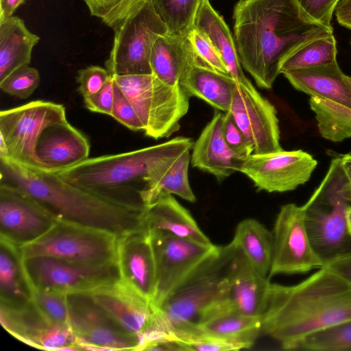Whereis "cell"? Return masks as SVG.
<instances>
[{
	"instance_id": "f546056e",
	"label": "cell",
	"mask_w": 351,
	"mask_h": 351,
	"mask_svg": "<svg viewBox=\"0 0 351 351\" xmlns=\"http://www.w3.org/2000/svg\"><path fill=\"white\" fill-rule=\"evenodd\" d=\"M194 27L206 34L215 44L234 81L243 85L250 84L243 71L230 29L208 0L201 1Z\"/></svg>"
},
{
	"instance_id": "8992f818",
	"label": "cell",
	"mask_w": 351,
	"mask_h": 351,
	"mask_svg": "<svg viewBox=\"0 0 351 351\" xmlns=\"http://www.w3.org/2000/svg\"><path fill=\"white\" fill-rule=\"evenodd\" d=\"M234 251L231 243L220 247L159 305H152L156 322L169 333L195 328L220 299Z\"/></svg>"
},
{
	"instance_id": "277c9868",
	"label": "cell",
	"mask_w": 351,
	"mask_h": 351,
	"mask_svg": "<svg viewBox=\"0 0 351 351\" xmlns=\"http://www.w3.org/2000/svg\"><path fill=\"white\" fill-rule=\"evenodd\" d=\"M193 143L191 138L176 136L128 152L88 158L55 173L79 187L141 203L140 190H134L128 184L138 179L143 180L163 160L191 150Z\"/></svg>"
},
{
	"instance_id": "ab89813d",
	"label": "cell",
	"mask_w": 351,
	"mask_h": 351,
	"mask_svg": "<svg viewBox=\"0 0 351 351\" xmlns=\"http://www.w3.org/2000/svg\"><path fill=\"white\" fill-rule=\"evenodd\" d=\"M29 287L32 302L43 316L55 324H69V306L66 295Z\"/></svg>"
},
{
	"instance_id": "f907efd6",
	"label": "cell",
	"mask_w": 351,
	"mask_h": 351,
	"mask_svg": "<svg viewBox=\"0 0 351 351\" xmlns=\"http://www.w3.org/2000/svg\"><path fill=\"white\" fill-rule=\"evenodd\" d=\"M26 0H0V18L13 16L16 10Z\"/></svg>"
},
{
	"instance_id": "8fae6325",
	"label": "cell",
	"mask_w": 351,
	"mask_h": 351,
	"mask_svg": "<svg viewBox=\"0 0 351 351\" xmlns=\"http://www.w3.org/2000/svg\"><path fill=\"white\" fill-rule=\"evenodd\" d=\"M32 287L62 295L88 293L120 280L117 260L101 265H81L50 256L22 258Z\"/></svg>"
},
{
	"instance_id": "c3c4849f",
	"label": "cell",
	"mask_w": 351,
	"mask_h": 351,
	"mask_svg": "<svg viewBox=\"0 0 351 351\" xmlns=\"http://www.w3.org/2000/svg\"><path fill=\"white\" fill-rule=\"evenodd\" d=\"M324 266L351 283V252L333 259Z\"/></svg>"
},
{
	"instance_id": "60d3db41",
	"label": "cell",
	"mask_w": 351,
	"mask_h": 351,
	"mask_svg": "<svg viewBox=\"0 0 351 351\" xmlns=\"http://www.w3.org/2000/svg\"><path fill=\"white\" fill-rule=\"evenodd\" d=\"M40 82L38 71L25 65L16 69L1 81L0 88L5 93L24 99L33 94Z\"/></svg>"
},
{
	"instance_id": "e0dca14e",
	"label": "cell",
	"mask_w": 351,
	"mask_h": 351,
	"mask_svg": "<svg viewBox=\"0 0 351 351\" xmlns=\"http://www.w3.org/2000/svg\"><path fill=\"white\" fill-rule=\"evenodd\" d=\"M56 222L55 218L25 191L1 181V238L19 247L40 237Z\"/></svg>"
},
{
	"instance_id": "836d02e7",
	"label": "cell",
	"mask_w": 351,
	"mask_h": 351,
	"mask_svg": "<svg viewBox=\"0 0 351 351\" xmlns=\"http://www.w3.org/2000/svg\"><path fill=\"white\" fill-rule=\"evenodd\" d=\"M309 106L322 138L332 142L351 138V108L316 96L310 97Z\"/></svg>"
},
{
	"instance_id": "44dd1931",
	"label": "cell",
	"mask_w": 351,
	"mask_h": 351,
	"mask_svg": "<svg viewBox=\"0 0 351 351\" xmlns=\"http://www.w3.org/2000/svg\"><path fill=\"white\" fill-rule=\"evenodd\" d=\"M86 293L123 330L138 337L153 323L152 302L121 279Z\"/></svg>"
},
{
	"instance_id": "4fadbf2b",
	"label": "cell",
	"mask_w": 351,
	"mask_h": 351,
	"mask_svg": "<svg viewBox=\"0 0 351 351\" xmlns=\"http://www.w3.org/2000/svg\"><path fill=\"white\" fill-rule=\"evenodd\" d=\"M273 252L269 278L277 274H304L324 264L309 239L304 205L281 206L273 231Z\"/></svg>"
},
{
	"instance_id": "484cf974",
	"label": "cell",
	"mask_w": 351,
	"mask_h": 351,
	"mask_svg": "<svg viewBox=\"0 0 351 351\" xmlns=\"http://www.w3.org/2000/svg\"><path fill=\"white\" fill-rule=\"evenodd\" d=\"M282 74L298 90L351 108V87L337 61Z\"/></svg>"
},
{
	"instance_id": "4316f807",
	"label": "cell",
	"mask_w": 351,
	"mask_h": 351,
	"mask_svg": "<svg viewBox=\"0 0 351 351\" xmlns=\"http://www.w3.org/2000/svg\"><path fill=\"white\" fill-rule=\"evenodd\" d=\"M190 151L163 160L143 178L145 185L139 192L145 206L152 203L160 191L191 203L196 202L189 180Z\"/></svg>"
},
{
	"instance_id": "f1b7e54d",
	"label": "cell",
	"mask_w": 351,
	"mask_h": 351,
	"mask_svg": "<svg viewBox=\"0 0 351 351\" xmlns=\"http://www.w3.org/2000/svg\"><path fill=\"white\" fill-rule=\"evenodd\" d=\"M235 84L231 76L197 64L180 86L189 97H196L215 108L227 112L230 110Z\"/></svg>"
},
{
	"instance_id": "816d5d0a",
	"label": "cell",
	"mask_w": 351,
	"mask_h": 351,
	"mask_svg": "<svg viewBox=\"0 0 351 351\" xmlns=\"http://www.w3.org/2000/svg\"><path fill=\"white\" fill-rule=\"evenodd\" d=\"M343 169L348 178L351 194V152L341 156Z\"/></svg>"
},
{
	"instance_id": "603a6c76",
	"label": "cell",
	"mask_w": 351,
	"mask_h": 351,
	"mask_svg": "<svg viewBox=\"0 0 351 351\" xmlns=\"http://www.w3.org/2000/svg\"><path fill=\"white\" fill-rule=\"evenodd\" d=\"M223 114L215 110L211 120L194 142L192 166L222 180L239 171L244 160L226 143L222 134Z\"/></svg>"
},
{
	"instance_id": "b9f144b4",
	"label": "cell",
	"mask_w": 351,
	"mask_h": 351,
	"mask_svg": "<svg viewBox=\"0 0 351 351\" xmlns=\"http://www.w3.org/2000/svg\"><path fill=\"white\" fill-rule=\"evenodd\" d=\"M186 36L197 58L204 65L219 73L230 75L221 53L206 34L193 27Z\"/></svg>"
},
{
	"instance_id": "d590c367",
	"label": "cell",
	"mask_w": 351,
	"mask_h": 351,
	"mask_svg": "<svg viewBox=\"0 0 351 351\" xmlns=\"http://www.w3.org/2000/svg\"><path fill=\"white\" fill-rule=\"evenodd\" d=\"M168 34L186 36L194 27L202 0H150Z\"/></svg>"
},
{
	"instance_id": "7dc6e473",
	"label": "cell",
	"mask_w": 351,
	"mask_h": 351,
	"mask_svg": "<svg viewBox=\"0 0 351 351\" xmlns=\"http://www.w3.org/2000/svg\"><path fill=\"white\" fill-rule=\"evenodd\" d=\"M114 99V82L112 76L94 95L84 98L87 109L92 112L111 115Z\"/></svg>"
},
{
	"instance_id": "5b68a950",
	"label": "cell",
	"mask_w": 351,
	"mask_h": 351,
	"mask_svg": "<svg viewBox=\"0 0 351 351\" xmlns=\"http://www.w3.org/2000/svg\"><path fill=\"white\" fill-rule=\"evenodd\" d=\"M304 206L309 239L324 265L351 252L347 221L351 194L341 156L331 160L325 177Z\"/></svg>"
},
{
	"instance_id": "9c48e42d",
	"label": "cell",
	"mask_w": 351,
	"mask_h": 351,
	"mask_svg": "<svg viewBox=\"0 0 351 351\" xmlns=\"http://www.w3.org/2000/svg\"><path fill=\"white\" fill-rule=\"evenodd\" d=\"M63 105L35 100L0 112V138L5 143L10 160L24 167L47 171L36 153L42 132L49 126L66 122Z\"/></svg>"
},
{
	"instance_id": "3957f363",
	"label": "cell",
	"mask_w": 351,
	"mask_h": 351,
	"mask_svg": "<svg viewBox=\"0 0 351 351\" xmlns=\"http://www.w3.org/2000/svg\"><path fill=\"white\" fill-rule=\"evenodd\" d=\"M1 181L16 186L56 221L104 230L119 237L143 226L145 206L70 184L56 173L0 159Z\"/></svg>"
},
{
	"instance_id": "7402d4cb",
	"label": "cell",
	"mask_w": 351,
	"mask_h": 351,
	"mask_svg": "<svg viewBox=\"0 0 351 351\" xmlns=\"http://www.w3.org/2000/svg\"><path fill=\"white\" fill-rule=\"evenodd\" d=\"M36 153L48 171L58 172L88 158L87 138L68 121L51 125L40 134Z\"/></svg>"
},
{
	"instance_id": "ee69618b",
	"label": "cell",
	"mask_w": 351,
	"mask_h": 351,
	"mask_svg": "<svg viewBox=\"0 0 351 351\" xmlns=\"http://www.w3.org/2000/svg\"><path fill=\"white\" fill-rule=\"evenodd\" d=\"M110 116L130 130L143 131V125L134 107L115 83L114 104Z\"/></svg>"
},
{
	"instance_id": "ffe728a7",
	"label": "cell",
	"mask_w": 351,
	"mask_h": 351,
	"mask_svg": "<svg viewBox=\"0 0 351 351\" xmlns=\"http://www.w3.org/2000/svg\"><path fill=\"white\" fill-rule=\"evenodd\" d=\"M117 262L121 280L152 302L156 266L152 234L145 223L118 237Z\"/></svg>"
},
{
	"instance_id": "9a60e30c",
	"label": "cell",
	"mask_w": 351,
	"mask_h": 351,
	"mask_svg": "<svg viewBox=\"0 0 351 351\" xmlns=\"http://www.w3.org/2000/svg\"><path fill=\"white\" fill-rule=\"evenodd\" d=\"M317 165L302 149L252 154L244 158L239 172L249 178L259 191L282 193L308 182Z\"/></svg>"
},
{
	"instance_id": "db71d44e",
	"label": "cell",
	"mask_w": 351,
	"mask_h": 351,
	"mask_svg": "<svg viewBox=\"0 0 351 351\" xmlns=\"http://www.w3.org/2000/svg\"><path fill=\"white\" fill-rule=\"evenodd\" d=\"M346 81L349 84V86L351 87V77L348 76L346 75L345 76Z\"/></svg>"
},
{
	"instance_id": "d4e9b609",
	"label": "cell",
	"mask_w": 351,
	"mask_h": 351,
	"mask_svg": "<svg viewBox=\"0 0 351 351\" xmlns=\"http://www.w3.org/2000/svg\"><path fill=\"white\" fill-rule=\"evenodd\" d=\"M150 64L153 74L172 85H180L194 65H204L197 58L186 36L168 33L159 36L155 41Z\"/></svg>"
},
{
	"instance_id": "7bdbcfd3",
	"label": "cell",
	"mask_w": 351,
	"mask_h": 351,
	"mask_svg": "<svg viewBox=\"0 0 351 351\" xmlns=\"http://www.w3.org/2000/svg\"><path fill=\"white\" fill-rule=\"evenodd\" d=\"M221 128L226 143L237 154L245 158L254 153L253 146L238 127L230 112L223 114Z\"/></svg>"
},
{
	"instance_id": "30bf717a",
	"label": "cell",
	"mask_w": 351,
	"mask_h": 351,
	"mask_svg": "<svg viewBox=\"0 0 351 351\" xmlns=\"http://www.w3.org/2000/svg\"><path fill=\"white\" fill-rule=\"evenodd\" d=\"M168 29L150 0L130 19L114 30L112 46L105 62L110 76L153 74L152 47Z\"/></svg>"
},
{
	"instance_id": "6da1fadb",
	"label": "cell",
	"mask_w": 351,
	"mask_h": 351,
	"mask_svg": "<svg viewBox=\"0 0 351 351\" xmlns=\"http://www.w3.org/2000/svg\"><path fill=\"white\" fill-rule=\"evenodd\" d=\"M234 40L241 66L258 87L269 89L282 62L332 27L311 20L296 0H239L233 14Z\"/></svg>"
},
{
	"instance_id": "5bb4252c",
	"label": "cell",
	"mask_w": 351,
	"mask_h": 351,
	"mask_svg": "<svg viewBox=\"0 0 351 351\" xmlns=\"http://www.w3.org/2000/svg\"><path fill=\"white\" fill-rule=\"evenodd\" d=\"M66 295L69 324L81 350H138V337L123 330L88 293Z\"/></svg>"
},
{
	"instance_id": "d6986e66",
	"label": "cell",
	"mask_w": 351,
	"mask_h": 351,
	"mask_svg": "<svg viewBox=\"0 0 351 351\" xmlns=\"http://www.w3.org/2000/svg\"><path fill=\"white\" fill-rule=\"evenodd\" d=\"M220 299L210 308L228 309L262 317L271 282L261 275L236 247Z\"/></svg>"
},
{
	"instance_id": "681fc988",
	"label": "cell",
	"mask_w": 351,
	"mask_h": 351,
	"mask_svg": "<svg viewBox=\"0 0 351 351\" xmlns=\"http://www.w3.org/2000/svg\"><path fill=\"white\" fill-rule=\"evenodd\" d=\"M335 12L338 23L351 30V0H341Z\"/></svg>"
},
{
	"instance_id": "ac0fdd59",
	"label": "cell",
	"mask_w": 351,
	"mask_h": 351,
	"mask_svg": "<svg viewBox=\"0 0 351 351\" xmlns=\"http://www.w3.org/2000/svg\"><path fill=\"white\" fill-rule=\"evenodd\" d=\"M0 321L12 336L34 348L45 350H81L69 324L49 321L32 302L19 308L0 305Z\"/></svg>"
},
{
	"instance_id": "f5cc1de1",
	"label": "cell",
	"mask_w": 351,
	"mask_h": 351,
	"mask_svg": "<svg viewBox=\"0 0 351 351\" xmlns=\"http://www.w3.org/2000/svg\"><path fill=\"white\" fill-rule=\"evenodd\" d=\"M347 221H348V228L351 233V206L348 209V211L347 213Z\"/></svg>"
},
{
	"instance_id": "bcb514c9",
	"label": "cell",
	"mask_w": 351,
	"mask_h": 351,
	"mask_svg": "<svg viewBox=\"0 0 351 351\" xmlns=\"http://www.w3.org/2000/svg\"><path fill=\"white\" fill-rule=\"evenodd\" d=\"M341 0H296L301 10L311 20L332 27L330 21Z\"/></svg>"
},
{
	"instance_id": "cb8c5ba5",
	"label": "cell",
	"mask_w": 351,
	"mask_h": 351,
	"mask_svg": "<svg viewBox=\"0 0 351 351\" xmlns=\"http://www.w3.org/2000/svg\"><path fill=\"white\" fill-rule=\"evenodd\" d=\"M144 222L152 231H161L204 244L212 243L189 211L165 191H160L145 206Z\"/></svg>"
},
{
	"instance_id": "2e32d148",
	"label": "cell",
	"mask_w": 351,
	"mask_h": 351,
	"mask_svg": "<svg viewBox=\"0 0 351 351\" xmlns=\"http://www.w3.org/2000/svg\"><path fill=\"white\" fill-rule=\"evenodd\" d=\"M229 112L253 146V154L282 149L277 110L252 82L247 85L235 84Z\"/></svg>"
},
{
	"instance_id": "74e56055",
	"label": "cell",
	"mask_w": 351,
	"mask_h": 351,
	"mask_svg": "<svg viewBox=\"0 0 351 351\" xmlns=\"http://www.w3.org/2000/svg\"><path fill=\"white\" fill-rule=\"evenodd\" d=\"M295 350L351 351V319L305 337Z\"/></svg>"
},
{
	"instance_id": "1f68e13d",
	"label": "cell",
	"mask_w": 351,
	"mask_h": 351,
	"mask_svg": "<svg viewBox=\"0 0 351 351\" xmlns=\"http://www.w3.org/2000/svg\"><path fill=\"white\" fill-rule=\"evenodd\" d=\"M193 329L241 342L250 348L262 332V317L247 316L233 310L213 308L204 314Z\"/></svg>"
},
{
	"instance_id": "7a4b0ae2",
	"label": "cell",
	"mask_w": 351,
	"mask_h": 351,
	"mask_svg": "<svg viewBox=\"0 0 351 351\" xmlns=\"http://www.w3.org/2000/svg\"><path fill=\"white\" fill-rule=\"evenodd\" d=\"M351 319V283L326 266L293 285L271 283L262 332L292 350L305 337Z\"/></svg>"
},
{
	"instance_id": "52a82bcc",
	"label": "cell",
	"mask_w": 351,
	"mask_h": 351,
	"mask_svg": "<svg viewBox=\"0 0 351 351\" xmlns=\"http://www.w3.org/2000/svg\"><path fill=\"white\" fill-rule=\"evenodd\" d=\"M112 77L134 107L146 136L159 139L179 130L189 108V97L179 84H168L154 74Z\"/></svg>"
},
{
	"instance_id": "f35d334b",
	"label": "cell",
	"mask_w": 351,
	"mask_h": 351,
	"mask_svg": "<svg viewBox=\"0 0 351 351\" xmlns=\"http://www.w3.org/2000/svg\"><path fill=\"white\" fill-rule=\"evenodd\" d=\"M182 350L228 351L249 348L243 343L215 337L196 329L171 333Z\"/></svg>"
},
{
	"instance_id": "7c38bea8",
	"label": "cell",
	"mask_w": 351,
	"mask_h": 351,
	"mask_svg": "<svg viewBox=\"0 0 351 351\" xmlns=\"http://www.w3.org/2000/svg\"><path fill=\"white\" fill-rule=\"evenodd\" d=\"M150 232L156 266V287L152 304L156 306L215 255L220 246L198 243L161 231Z\"/></svg>"
},
{
	"instance_id": "ba28073f",
	"label": "cell",
	"mask_w": 351,
	"mask_h": 351,
	"mask_svg": "<svg viewBox=\"0 0 351 351\" xmlns=\"http://www.w3.org/2000/svg\"><path fill=\"white\" fill-rule=\"evenodd\" d=\"M118 237L110 232L56 221L37 239L19 247L22 258L50 256L81 265H101L117 260Z\"/></svg>"
},
{
	"instance_id": "d6a6232c",
	"label": "cell",
	"mask_w": 351,
	"mask_h": 351,
	"mask_svg": "<svg viewBox=\"0 0 351 351\" xmlns=\"http://www.w3.org/2000/svg\"><path fill=\"white\" fill-rule=\"evenodd\" d=\"M263 276L269 278L273 252V234L254 219H245L236 227L230 242Z\"/></svg>"
},
{
	"instance_id": "4dcf8cb0",
	"label": "cell",
	"mask_w": 351,
	"mask_h": 351,
	"mask_svg": "<svg viewBox=\"0 0 351 351\" xmlns=\"http://www.w3.org/2000/svg\"><path fill=\"white\" fill-rule=\"evenodd\" d=\"M0 305L19 308L32 302L19 246L0 239Z\"/></svg>"
},
{
	"instance_id": "8d00e7d4",
	"label": "cell",
	"mask_w": 351,
	"mask_h": 351,
	"mask_svg": "<svg viewBox=\"0 0 351 351\" xmlns=\"http://www.w3.org/2000/svg\"><path fill=\"white\" fill-rule=\"evenodd\" d=\"M90 15L115 30L132 17L148 0H83Z\"/></svg>"
},
{
	"instance_id": "83f0119b",
	"label": "cell",
	"mask_w": 351,
	"mask_h": 351,
	"mask_svg": "<svg viewBox=\"0 0 351 351\" xmlns=\"http://www.w3.org/2000/svg\"><path fill=\"white\" fill-rule=\"evenodd\" d=\"M39 40L20 17L0 18V82L16 69L29 64Z\"/></svg>"
},
{
	"instance_id": "f6af8a7d",
	"label": "cell",
	"mask_w": 351,
	"mask_h": 351,
	"mask_svg": "<svg viewBox=\"0 0 351 351\" xmlns=\"http://www.w3.org/2000/svg\"><path fill=\"white\" fill-rule=\"evenodd\" d=\"M110 77L108 70L99 66L82 69L77 77L79 92L84 98L91 96L102 88Z\"/></svg>"
},
{
	"instance_id": "e575fe53",
	"label": "cell",
	"mask_w": 351,
	"mask_h": 351,
	"mask_svg": "<svg viewBox=\"0 0 351 351\" xmlns=\"http://www.w3.org/2000/svg\"><path fill=\"white\" fill-rule=\"evenodd\" d=\"M337 43L333 34L312 40L282 62L280 74L287 71L328 64L337 61Z\"/></svg>"
}]
</instances>
